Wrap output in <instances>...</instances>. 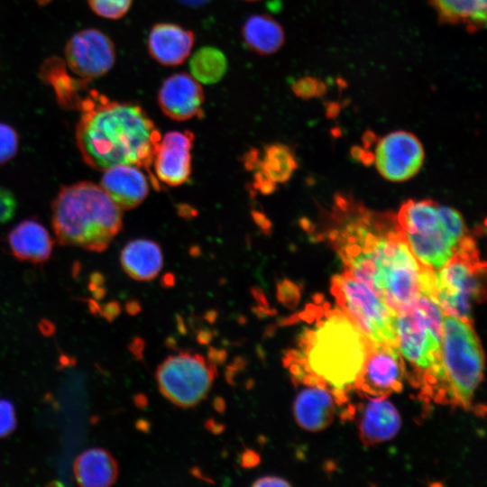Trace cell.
I'll use <instances>...</instances> for the list:
<instances>
[{
    "label": "cell",
    "instance_id": "cell-1",
    "mask_svg": "<svg viewBox=\"0 0 487 487\" xmlns=\"http://www.w3.org/2000/svg\"><path fill=\"white\" fill-rule=\"evenodd\" d=\"M77 110L76 142L89 167L105 170L127 164L149 170L161 135L141 106L88 89Z\"/></svg>",
    "mask_w": 487,
    "mask_h": 487
},
{
    "label": "cell",
    "instance_id": "cell-2",
    "mask_svg": "<svg viewBox=\"0 0 487 487\" xmlns=\"http://www.w3.org/2000/svg\"><path fill=\"white\" fill-rule=\"evenodd\" d=\"M371 344L337 308L304 330L299 348L286 354L285 364L294 381L323 385L345 401V394L356 388Z\"/></svg>",
    "mask_w": 487,
    "mask_h": 487
},
{
    "label": "cell",
    "instance_id": "cell-3",
    "mask_svg": "<svg viewBox=\"0 0 487 487\" xmlns=\"http://www.w3.org/2000/svg\"><path fill=\"white\" fill-rule=\"evenodd\" d=\"M51 225L62 245L105 251L123 226L122 209L91 181L61 187L51 203Z\"/></svg>",
    "mask_w": 487,
    "mask_h": 487
},
{
    "label": "cell",
    "instance_id": "cell-4",
    "mask_svg": "<svg viewBox=\"0 0 487 487\" xmlns=\"http://www.w3.org/2000/svg\"><path fill=\"white\" fill-rule=\"evenodd\" d=\"M444 312L430 297L421 294L396 314L397 348L413 368L418 382L436 400L440 387V354Z\"/></svg>",
    "mask_w": 487,
    "mask_h": 487
},
{
    "label": "cell",
    "instance_id": "cell-5",
    "mask_svg": "<svg viewBox=\"0 0 487 487\" xmlns=\"http://www.w3.org/2000/svg\"><path fill=\"white\" fill-rule=\"evenodd\" d=\"M483 367V352L472 323L444 313L439 400L470 408Z\"/></svg>",
    "mask_w": 487,
    "mask_h": 487
},
{
    "label": "cell",
    "instance_id": "cell-6",
    "mask_svg": "<svg viewBox=\"0 0 487 487\" xmlns=\"http://www.w3.org/2000/svg\"><path fill=\"white\" fill-rule=\"evenodd\" d=\"M485 270L474 241L462 243L455 255L434 271L431 298L445 314L471 322L473 304L485 298Z\"/></svg>",
    "mask_w": 487,
    "mask_h": 487
},
{
    "label": "cell",
    "instance_id": "cell-7",
    "mask_svg": "<svg viewBox=\"0 0 487 487\" xmlns=\"http://www.w3.org/2000/svg\"><path fill=\"white\" fill-rule=\"evenodd\" d=\"M338 308L374 344L397 346L396 314L369 288L344 271L331 280Z\"/></svg>",
    "mask_w": 487,
    "mask_h": 487
},
{
    "label": "cell",
    "instance_id": "cell-8",
    "mask_svg": "<svg viewBox=\"0 0 487 487\" xmlns=\"http://www.w3.org/2000/svg\"><path fill=\"white\" fill-rule=\"evenodd\" d=\"M216 368L198 354L181 352L166 358L157 368L161 394L180 408H192L207 396Z\"/></svg>",
    "mask_w": 487,
    "mask_h": 487
},
{
    "label": "cell",
    "instance_id": "cell-9",
    "mask_svg": "<svg viewBox=\"0 0 487 487\" xmlns=\"http://www.w3.org/2000/svg\"><path fill=\"white\" fill-rule=\"evenodd\" d=\"M64 53L65 68L74 78L87 86L106 74L115 61L113 41L96 29H85L75 33L68 41Z\"/></svg>",
    "mask_w": 487,
    "mask_h": 487
},
{
    "label": "cell",
    "instance_id": "cell-10",
    "mask_svg": "<svg viewBox=\"0 0 487 487\" xmlns=\"http://www.w3.org/2000/svg\"><path fill=\"white\" fill-rule=\"evenodd\" d=\"M424 150L411 133L396 131L379 140L374 155L380 174L393 182L413 177L421 168Z\"/></svg>",
    "mask_w": 487,
    "mask_h": 487
},
{
    "label": "cell",
    "instance_id": "cell-11",
    "mask_svg": "<svg viewBox=\"0 0 487 487\" xmlns=\"http://www.w3.org/2000/svg\"><path fill=\"white\" fill-rule=\"evenodd\" d=\"M404 375L397 346L372 343L355 389L373 398L386 397L400 391Z\"/></svg>",
    "mask_w": 487,
    "mask_h": 487
},
{
    "label": "cell",
    "instance_id": "cell-12",
    "mask_svg": "<svg viewBox=\"0 0 487 487\" xmlns=\"http://www.w3.org/2000/svg\"><path fill=\"white\" fill-rule=\"evenodd\" d=\"M205 94L201 84L186 72L168 77L158 92V104L169 118L187 121L203 114Z\"/></svg>",
    "mask_w": 487,
    "mask_h": 487
},
{
    "label": "cell",
    "instance_id": "cell-13",
    "mask_svg": "<svg viewBox=\"0 0 487 487\" xmlns=\"http://www.w3.org/2000/svg\"><path fill=\"white\" fill-rule=\"evenodd\" d=\"M194 140V133L188 130L169 132L161 139L153 162L161 182L177 187L189 179Z\"/></svg>",
    "mask_w": 487,
    "mask_h": 487
},
{
    "label": "cell",
    "instance_id": "cell-14",
    "mask_svg": "<svg viewBox=\"0 0 487 487\" xmlns=\"http://www.w3.org/2000/svg\"><path fill=\"white\" fill-rule=\"evenodd\" d=\"M343 401L334 391L323 385L307 384L295 399L294 418L305 430H322L333 421L336 407Z\"/></svg>",
    "mask_w": 487,
    "mask_h": 487
},
{
    "label": "cell",
    "instance_id": "cell-15",
    "mask_svg": "<svg viewBox=\"0 0 487 487\" xmlns=\"http://www.w3.org/2000/svg\"><path fill=\"white\" fill-rule=\"evenodd\" d=\"M195 43L192 31L171 23L154 24L148 35L150 56L163 66H179L189 56Z\"/></svg>",
    "mask_w": 487,
    "mask_h": 487
},
{
    "label": "cell",
    "instance_id": "cell-16",
    "mask_svg": "<svg viewBox=\"0 0 487 487\" xmlns=\"http://www.w3.org/2000/svg\"><path fill=\"white\" fill-rule=\"evenodd\" d=\"M149 184L139 167L127 164L105 170L100 181L102 188L122 210L139 206L149 193Z\"/></svg>",
    "mask_w": 487,
    "mask_h": 487
},
{
    "label": "cell",
    "instance_id": "cell-17",
    "mask_svg": "<svg viewBox=\"0 0 487 487\" xmlns=\"http://www.w3.org/2000/svg\"><path fill=\"white\" fill-rule=\"evenodd\" d=\"M402 234L419 263L433 271L445 266L459 248L460 241L450 234L442 224L430 231Z\"/></svg>",
    "mask_w": 487,
    "mask_h": 487
},
{
    "label": "cell",
    "instance_id": "cell-18",
    "mask_svg": "<svg viewBox=\"0 0 487 487\" xmlns=\"http://www.w3.org/2000/svg\"><path fill=\"white\" fill-rule=\"evenodd\" d=\"M7 239L12 254L20 261L42 263L51 255L53 240L44 225L34 219L17 224Z\"/></svg>",
    "mask_w": 487,
    "mask_h": 487
},
{
    "label": "cell",
    "instance_id": "cell-19",
    "mask_svg": "<svg viewBox=\"0 0 487 487\" xmlns=\"http://www.w3.org/2000/svg\"><path fill=\"white\" fill-rule=\"evenodd\" d=\"M400 417L397 409L385 397L372 399L364 407L359 434L365 446L388 441L400 428Z\"/></svg>",
    "mask_w": 487,
    "mask_h": 487
},
{
    "label": "cell",
    "instance_id": "cell-20",
    "mask_svg": "<svg viewBox=\"0 0 487 487\" xmlns=\"http://www.w3.org/2000/svg\"><path fill=\"white\" fill-rule=\"evenodd\" d=\"M120 262L128 276L136 280H151L162 267L159 244L148 239H135L122 250Z\"/></svg>",
    "mask_w": 487,
    "mask_h": 487
},
{
    "label": "cell",
    "instance_id": "cell-21",
    "mask_svg": "<svg viewBox=\"0 0 487 487\" xmlns=\"http://www.w3.org/2000/svg\"><path fill=\"white\" fill-rule=\"evenodd\" d=\"M74 475L81 486L106 487L117 479V463L106 450L90 448L77 457Z\"/></svg>",
    "mask_w": 487,
    "mask_h": 487
},
{
    "label": "cell",
    "instance_id": "cell-22",
    "mask_svg": "<svg viewBox=\"0 0 487 487\" xmlns=\"http://www.w3.org/2000/svg\"><path fill=\"white\" fill-rule=\"evenodd\" d=\"M242 36L246 46L260 55L277 52L285 41L282 26L267 14L248 17L242 27Z\"/></svg>",
    "mask_w": 487,
    "mask_h": 487
},
{
    "label": "cell",
    "instance_id": "cell-23",
    "mask_svg": "<svg viewBox=\"0 0 487 487\" xmlns=\"http://www.w3.org/2000/svg\"><path fill=\"white\" fill-rule=\"evenodd\" d=\"M440 21L463 23L471 30H479L485 24L486 5L480 0H429Z\"/></svg>",
    "mask_w": 487,
    "mask_h": 487
},
{
    "label": "cell",
    "instance_id": "cell-24",
    "mask_svg": "<svg viewBox=\"0 0 487 487\" xmlns=\"http://www.w3.org/2000/svg\"><path fill=\"white\" fill-rule=\"evenodd\" d=\"M440 225L436 204L430 200H409L397 216V227L404 234L427 232Z\"/></svg>",
    "mask_w": 487,
    "mask_h": 487
},
{
    "label": "cell",
    "instance_id": "cell-25",
    "mask_svg": "<svg viewBox=\"0 0 487 487\" xmlns=\"http://www.w3.org/2000/svg\"><path fill=\"white\" fill-rule=\"evenodd\" d=\"M227 59L217 48L204 46L198 49L189 61L190 75L200 84L219 82L227 71Z\"/></svg>",
    "mask_w": 487,
    "mask_h": 487
},
{
    "label": "cell",
    "instance_id": "cell-26",
    "mask_svg": "<svg viewBox=\"0 0 487 487\" xmlns=\"http://www.w3.org/2000/svg\"><path fill=\"white\" fill-rule=\"evenodd\" d=\"M297 168L291 149L282 143H272L264 148L263 158L259 160L256 169L274 183H284L290 179Z\"/></svg>",
    "mask_w": 487,
    "mask_h": 487
},
{
    "label": "cell",
    "instance_id": "cell-27",
    "mask_svg": "<svg viewBox=\"0 0 487 487\" xmlns=\"http://www.w3.org/2000/svg\"><path fill=\"white\" fill-rule=\"evenodd\" d=\"M91 10L98 16L116 20L129 11L133 0H87Z\"/></svg>",
    "mask_w": 487,
    "mask_h": 487
},
{
    "label": "cell",
    "instance_id": "cell-28",
    "mask_svg": "<svg viewBox=\"0 0 487 487\" xmlns=\"http://www.w3.org/2000/svg\"><path fill=\"white\" fill-rule=\"evenodd\" d=\"M436 211L444 228L457 240L461 241L467 235L464 219L455 209L436 205Z\"/></svg>",
    "mask_w": 487,
    "mask_h": 487
},
{
    "label": "cell",
    "instance_id": "cell-29",
    "mask_svg": "<svg viewBox=\"0 0 487 487\" xmlns=\"http://www.w3.org/2000/svg\"><path fill=\"white\" fill-rule=\"evenodd\" d=\"M19 136L16 131L5 123H0V166L12 160L17 153Z\"/></svg>",
    "mask_w": 487,
    "mask_h": 487
},
{
    "label": "cell",
    "instance_id": "cell-30",
    "mask_svg": "<svg viewBox=\"0 0 487 487\" xmlns=\"http://www.w3.org/2000/svg\"><path fill=\"white\" fill-rule=\"evenodd\" d=\"M292 91L300 98L319 96L325 92L323 84L311 77H304L296 80L291 86Z\"/></svg>",
    "mask_w": 487,
    "mask_h": 487
},
{
    "label": "cell",
    "instance_id": "cell-31",
    "mask_svg": "<svg viewBox=\"0 0 487 487\" xmlns=\"http://www.w3.org/2000/svg\"><path fill=\"white\" fill-rule=\"evenodd\" d=\"M277 299L284 306L295 308L300 299L299 286L288 279H283L277 283Z\"/></svg>",
    "mask_w": 487,
    "mask_h": 487
},
{
    "label": "cell",
    "instance_id": "cell-32",
    "mask_svg": "<svg viewBox=\"0 0 487 487\" xmlns=\"http://www.w3.org/2000/svg\"><path fill=\"white\" fill-rule=\"evenodd\" d=\"M16 426L14 407L7 400H0V437L10 435Z\"/></svg>",
    "mask_w": 487,
    "mask_h": 487
},
{
    "label": "cell",
    "instance_id": "cell-33",
    "mask_svg": "<svg viewBox=\"0 0 487 487\" xmlns=\"http://www.w3.org/2000/svg\"><path fill=\"white\" fill-rule=\"evenodd\" d=\"M16 207L17 201L13 192L0 186V225L14 217Z\"/></svg>",
    "mask_w": 487,
    "mask_h": 487
},
{
    "label": "cell",
    "instance_id": "cell-34",
    "mask_svg": "<svg viewBox=\"0 0 487 487\" xmlns=\"http://www.w3.org/2000/svg\"><path fill=\"white\" fill-rule=\"evenodd\" d=\"M254 187L262 194H271L276 188V183L269 179L259 169L254 173Z\"/></svg>",
    "mask_w": 487,
    "mask_h": 487
},
{
    "label": "cell",
    "instance_id": "cell-35",
    "mask_svg": "<svg viewBox=\"0 0 487 487\" xmlns=\"http://www.w3.org/2000/svg\"><path fill=\"white\" fill-rule=\"evenodd\" d=\"M253 486H290V483L280 477L264 476L257 479Z\"/></svg>",
    "mask_w": 487,
    "mask_h": 487
},
{
    "label": "cell",
    "instance_id": "cell-36",
    "mask_svg": "<svg viewBox=\"0 0 487 487\" xmlns=\"http://www.w3.org/2000/svg\"><path fill=\"white\" fill-rule=\"evenodd\" d=\"M261 457L253 450L247 449L242 454L241 465L244 468H253L259 464Z\"/></svg>",
    "mask_w": 487,
    "mask_h": 487
},
{
    "label": "cell",
    "instance_id": "cell-37",
    "mask_svg": "<svg viewBox=\"0 0 487 487\" xmlns=\"http://www.w3.org/2000/svg\"><path fill=\"white\" fill-rule=\"evenodd\" d=\"M252 216L256 225L261 228V230L266 234H269L271 232V223L270 219L266 217V216L257 210L252 211Z\"/></svg>",
    "mask_w": 487,
    "mask_h": 487
},
{
    "label": "cell",
    "instance_id": "cell-38",
    "mask_svg": "<svg viewBox=\"0 0 487 487\" xmlns=\"http://www.w3.org/2000/svg\"><path fill=\"white\" fill-rule=\"evenodd\" d=\"M226 352L216 348H210L208 351V361L216 365L223 363L226 358Z\"/></svg>",
    "mask_w": 487,
    "mask_h": 487
},
{
    "label": "cell",
    "instance_id": "cell-39",
    "mask_svg": "<svg viewBox=\"0 0 487 487\" xmlns=\"http://www.w3.org/2000/svg\"><path fill=\"white\" fill-rule=\"evenodd\" d=\"M177 212L182 218H192L198 216V211L189 205L179 204L177 206Z\"/></svg>",
    "mask_w": 487,
    "mask_h": 487
},
{
    "label": "cell",
    "instance_id": "cell-40",
    "mask_svg": "<svg viewBox=\"0 0 487 487\" xmlns=\"http://www.w3.org/2000/svg\"><path fill=\"white\" fill-rule=\"evenodd\" d=\"M251 292L253 298L256 299V301L260 304V306L269 307L265 295L261 289L257 287H253L251 289Z\"/></svg>",
    "mask_w": 487,
    "mask_h": 487
},
{
    "label": "cell",
    "instance_id": "cell-41",
    "mask_svg": "<svg viewBox=\"0 0 487 487\" xmlns=\"http://www.w3.org/2000/svg\"><path fill=\"white\" fill-rule=\"evenodd\" d=\"M206 427L214 434H220L224 431L225 426L216 422L213 418H209L206 421Z\"/></svg>",
    "mask_w": 487,
    "mask_h": 487
},
{
    "label": "cell",
    "instance_id": "cell-42",
    "mask_svg": "<svg viewBox=\"0 0 487 487\" xmlns=\"http://www.w3.org/2000/svg\"><path fill=\"white\" fill-rule=\"evenodd\" d=\"M377 141V137L374 133L371 131H367L364 133L363 136V143L364 149H368L372 146V143H374Z\"/></svg>",
    "mask_w": 487,
    "mask_h": 487
},
{
    "label": "cell",
    "instance_id": "cell-43",
    "mask_svg": "<svg viewBox=\"0 0 487 487\" xmlns=\"http://www.w3.org/2000/svg\"><path fill=\"white\" fill-rule=\"evenodd\" d=\"M213 337V333L208 330H202L198 335V341L200 344L206 345L208 344Z\"/></svg>",
    "mask_w": 487,
    "mask_h": 487
},
{
    "label": "cell",
    "instance_id": "cell-44",
    "mask_svg": "<svg viewBox=\"0 0 487 487\" xmlns=\"http://www.w3.org/2000/svg\"><path fill=\"white\" fill-rule=\"evenodd\" d=\"M144 348V342L141 338H136L133 344V352L138 357H142Z\"/></svg>",
    "mask_w": 487,
    "mask_h": 487
},
{
    "label": "cell",
    "instance_id": "cell-45",
    "mask_svg": "<svg viewBox=\"0 0 487 487\" xmlns=\"http://www.w3.org/2000/svg\"><path fill=\"white\" fill-rule=\"evenodd\" d=\"M182 5L190 6V7H199L209 3L211 0H177Z\"/></svg>",
    "mask_w": 487,
    "mask_h": 487
},
{
    "label": "cell",
    "instance_id": "cell-46",
    "mask_svg": "<svg viewBox=\"0 0 487 487\" xmlns=\"http://www.w3.org/2000/svg\"><path fill=\"white\" fill-rule=\"evenodd\" d=\"M365 152V149L364 148H361L359 146H354L352 149H351V152H350V154H351V157L356 161H360L363 152Z\"/></svg>",
    "mask_w": 487,
    "mask_h": 487
},
{
    "label": "cell",
    "instance_id": "cell-47",
    "mask_svg": "<svg viewBox=\"0 0 487 487\" xmlns=\"http://www.w3.org/2000/svg\"><path fill=\"white\" fill-rule=\"evenodd\" d=\"M253 310L260 317H263L270 316L272 314V311L271 309L269 308V307L258 306L254 308Z\"/></svg>",
    "mask_w": 487,
    "mask_h": 487
},
{
    "label": "cell",
    "instance_id": "cell-48",
    "mask_svg": "<svg viewBox=\"0 0 487 487\" xmlns=\"http://www.w3.org/2000/svg\"><path fill=\"white\" fill-rule=\"evenodd\" d=\"M299 224L306 232L311 234L314 231V225L308 218H301Z\"/></svg>",
    "mask_w": 487,
    "mask_h": 487
},
{
    "label": "cell",
    "instance_id": "cell-49",
    "mask_svg": "<svg viewBox=\"0 0 487 487\" xmlns=\"http://www.w3.org/2000/svg\"><path fill=\"white\" fill-rule=\"evenodd\" d=\"M214 408L218 412H223L225 409V400L220 397H216L213 401Z\"/></svg>",
    "mask_w": 487,
    "mask_h": 487
},
{
    "label": "cell",
    "instance_id": "cell-50",
    "mask_svg": "<svg viewBox=\"0 0 487 487\" xmlns=\"http://www.w3.org/2000/svg\"><path fill=\"white\" fill-rule=\"evenodd\" d=\"M360 161H362L364 165L369 166L374 161V155L372 152L365 151Z\"/></svg>",
    "mask_w": 487,
    "mask_h": 487
},
{
    "label": "cell",
    "instance_id": "cell-51",
    "mask_svg": "<svg viewBox=\"0 0 487 487\" xmlns=\"http://www.w3.org/2000/svg\"><path fill=\"white\" fill-rule=\"evenodd\" d=\"M127 310L130 314L135 315L141 311V307L138 302L132 301L127 305Z\"/></svg>",
    "mask_w": 487,
    "mask_h": 487
},
{
    "label": "cell",
    "instance_id": "cell-52",
    "mask_svg": "<svg viewBox=\"0 0 487 487\" xmlns=\"http://www.w3.org/2000/svg\"><path fill=\"white\" fill-rule=\"evenodd\" d=\"M135 403L138 407L143 408L148 404V400L143 394H139L135 397Z\"/></svg>",
    "mask_w": 487,
    "mask_h": 487
},
{
    "label": "cell",
    "instance_id": "cell-53",
    "mask_svg": "<svg viewBox=\"0 0 487 487\" xmlns=\"http://www.w3.org/2000/svg\"><path fill=\"white\" fill-rule=\"evenodd\" d=\"M174 276L170 273H167L164 277H163V285L164 286H172L174 284Z\"/></svg>",
    "mask_w": 487,
    "mask_h": 487
},
{
    "label": "cell",
    "instance_id": "cell-54",
    "mask_svg": "<svg viewBox=\"0 0 487 487\" xmlns=\"http://www.w3.org/2000/svg\"><path fill=\"white\" fill-rule=\"evenodd\" d=\"M191 473H192L193 475H195L196 477H198V478H199V479L205 480V481H207V482L208 481V482H213L212 481H210V479H208V478H207V477H205V476H202V475H201V473H202V472H201L200 469L198 468V467L192 468Z\"/></svg>",
    "mask_w": 487,
    "mask_h": 487
},
{
    "label": "cell",
    "instance_id": "cell-55",
    "mask_svg": "<svg viewBox=\"0 0 487 487\" xmlns=\"http://www.w3.org/2000/svg\"><path fill=\"white\" fill-rule=\"evenodd\" d=\"M139 424H140L139 428H140L141 430L148 431V429H149V423H148L147 421H145V420H141V421L139 422Z\"/></svg>",
    "mask_w": 487,
    "mask_h": 487
},
{
    "label": "cell",
    "instance_id": "cell-56",
    "mask_svg": "<svg viewBox=\"0 0 487 487\" xmlns=\"http://www.w3.org/2000/svg\"><path fill=\"white\" fill-rule=\"evenodd\" d=\"M38 4L43 5L49 3L51 0H35Z\"/></svg>",
    "mask_w": 487,
    "mask_h": 487
},
{
    "label": "cell",
    "instance_id": "cell-57",
    "mask_svg": "<svg viewBox=\"0 0 487 487\" xmlns=\"http://www.w3.org/2000/svg\"><path fill=\"white\" fill-rule=\"evenodd\" d=\"M483 5H486V0H480Z\"/></svg>",
    "mask_w": 487,
    "mask_h": 487
},
{
    "label": "cell",
    "instance_id": "cell-58",
    "mask_svg": "<svg viewBox=\"0 0 487 487\" xmlns=\"http://www.w3.org/2000/svg\"><path fill=\"white\" fill-rule=\"evenodd\" d=\"M245 1H258V0H245Z\"/></svg>",
    "mask_w": 487,
    "mask_h": 487
}]
</instances>
